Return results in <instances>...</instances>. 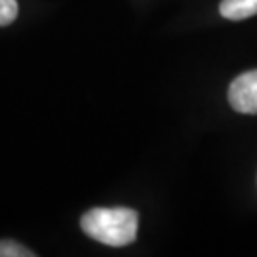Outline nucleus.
I'll return each mask as SVG.
<instances>
[{"instance_id": "1", "label": "nucleus", "mask_w": 257, "mask_h": 257, "mask_svg": "<svg viewBox=\"0 0 257 257\" xmlns=\"http://www.w3.org/2000/svg\"><path fill=\"white\" fill-rule=\"evenodd\" d=\"M139 215L130 208H93L80 219V227L90 238L105 246L120 248L138 238Z\"/></svg>"}, {"instance_id": "2", "label": "nucleus", "mask_w": 257, "mask_h": 257, "mask_svg": "<svg viewBox=\"0 0 257 257\" xmlns=\"http://www.w3.org/2000/svg\"><path fill=\"white\" fill-rule=\"evenodd\" d=\"M230 107L242 114H257V69L236 76L229 86Z\"/></svg>"}, {"instance_id": "3", "label": "nucleus", "mask_w": 257, "mask_h": 257, "mask_svg": "<svg viewBox=\"0 0 257 257\" xmlns=\"http://www.w3.org/2000/svg\"><path fill=\"white\" fill-rule=\"evenodd\" d=\"M219 14L230 21H242L257 14V0H223Z\"/></svg>"}, {"instance_id": "4", "label": "nucleus", "mask_w": 257, "mask_h": 257, "mask_svg": "<svg viewBox=\"0 0 257 257\" xmlns=\"http://www.w3.org/2000/svg\"><path fill=\"white\" fill-rule=\"evenodd\" d=\"M35 251L27 249L14 240H0V257H33Z\"/></svg>"}, {"instance_id": "5", "label": "nucleus", "mask_w": 257, "mask_h": 257, "mask_svg": "<svg viewBox=\"0 0 257 257\" xmlns=\"http://www.w3.org/2000/svg\"><path fill=\"white\" fill-rule=\"evenodd\" d=\"M18 0H0V27H6L18 18Z\"/></svg>"}]
</instances>
